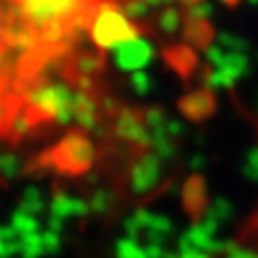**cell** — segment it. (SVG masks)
<instances>
[{"mask_svg":"<svg viewBox=\"0 0 258 258\" xmlns=\"http://www.w3.org/2000/svg\"><path fill=\"white\" fill-rule=\"evenodd\" d=\"M153 56V47L149 41L144 39H134V41H127L123 45H118L114 50V60L120 69H127V71H134V69H140L144 67Z\"/></svg>","mask_w":258,"mask_h":258,"instance_id":"4","label":"cell"},{"mask_svg":"<svg viewBox=\"0 0 258 258\" xmlns=\"http://www.w3.org/2000/svg\"><path fill=\"white\" fill-rule=\"evenodd\" d=\"M222 3H226V5H230V7H232V5H237L239 0H222Z\"/></svg>","mask_w":258,"mask_h":258,"instance_id":"9","label":"cell"},{"mask_svg":"<svg viewBox=\"0 0 258 258\" xmlns=\"http://www.w3.org/2000/svg\"><path fill=\"white\" fill-rule=\"evenodd\" d=\"M88 32H91V41L101 52L116 50L118 45L134 41L140 35L138 24H134L123 7L114 0H101L88 24Z\"/></svg>","mask_w":258,"mask_h":258,"instance_id":"2","label":"cell"},{"mask_svg":"<svg viewBox=\"0 0 258 258\" xmlns=\"http://www.w3.org/2000/svg\"><path fill=\"white\" fill-rule=\"evenodd\" d=\"M136 3H142V5H147V7H153V5H161V3H166V0H136Z\"/></svg>","mask_w":258,"mask_h":258,"instance_id":"8","label":"cell"},{"mask_svg":"<svg viewBox=\"0 0 258 258\" xmlns=\"http://www.w3.org/2000/svg\"><path fill=\"white\" fill-rule=\"evenodd\" d=\"M97 7L99 0H13L20 22H9L0 30V47L5 43L18 56L22 99L52 82L43 74L45 62L74 41V32L88 30Z\"/></svg>","mask_w":258,"mask_h":258,"instance_id":"1","label":"cell"},{"mask_svg":"<svg viewBox=\"0 0 258 258\" xmlns=\"http://www.w3.org/2000/svg\"><path fill=\"white\" fill-rule=\"evenodd\" d=\"M179 3H181L183 7H189V11H191L194 7H198L200 3H203V0H179Z\"/></svg>","mask_w":258,"mask_h":258,"instance_id":"7","label":"cell"},{"mask_svg":"<svg viewBox=\"0 0 258 258\" xmlns=\"http://www.w3.org/2000/svg\"><path fill=\"white\" fill-rule=\"evenodd\" d=\"M213 26L203 13L189 11L183 20V37L191 50H205L213 43Z\"/></svg>","mask_w":258,"mask_h":258,"instance_id":"3","label":"cell"},{"mask_svg":"<svg viewBox=\"0 0 258 258\" xmlns=\"http://www.w3.org/2000/svg\"><path fill=\"white\" fill-rule=\"evenodd\" d=\"M164 56H166L168 64L179 71V74H189V71L194 69V64H196V52H194L189 45L170 47V50H166Z\"/></svg>","mask_w":258,"mask_h":258,"instance_id":"5","label":"cell"},{"mask_svg":"<svg viewBox=\"0 0 258 258\" xmlns=\"http://www.w3.org/2000/svg\"><path fill=\"white\" fill-rule=\"evenodd\" d=\"M183 13L176 9H164L157 18V30L161 35H174L176 30H183Z\"/></svg>","mask_w":258,"mask_h":258,"instance_id":"6","label":"cell"}]
</instances>
